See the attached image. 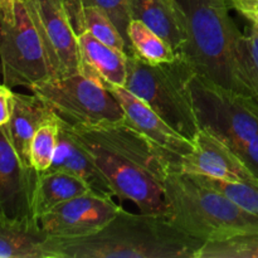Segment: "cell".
Segmentation results:
<instances>
[{"label": "cell", "instance_id": "17", "mask_svg": "<svg viewBox=\"0 0 258 258\" xmlns=\"http://www.w3.org/2000/svg\"><path fill=\"white\" fill-rule=\"evenodd\" d=\"M131 19H138L163 38L176 55L185 42V27L179 5L166 0H131Z\"/></svg>", "mask_w": 258, "mask_h": 258}, {"label": "cell", "instance_id": "24", "mask_svg": "<svg viewBox=\"0 0 258 258\" xmlns=\"http://www.w3.org/2000/svg\"><path fill=\"white\" fill-rule=\"evenodd\" d=\"M193 176L199 183L224 194L244 211L258 216V181H228L203 175Z\"/></svg>", "mask_w": 258, "mask_h": 258}, {"label": "cell", "instance_id": "5", "mask_svg": "<svg viewBox=\"0 0 258 258\" xmlns=\"http://www.w3.org/2000/svg\"><path fill=\"white\" fill-rule=\"evenodd\" d=\"M193 76V70L178 55L173 62L151 64L133 54L127 57L125 88L194 143L202 127L191 95Z\"/></svg>", "mask_w": 258, "mask_h": 258}, {"label": "cell", "instance_id": "16", "mask_svg": "<svg viewBox=\"0 0 258 258\" xmlns=\"http://www.w3.org/2000/svg\"><path fill=\"white\" fill-rule=\"evenodd\" d=\"M53 117L55 113L37 95L14 92L12 116L4 128L15 153L27 168H32L29 153L35 131Z\"/></svg>", "mask_w": 258, "mask_h": 258}, {"label": "cell", "instance_id": "13", "mask_svg": "<svg viewBox=\"0 0 258 258\" xmlns=\"http://www.w3.org/2000/svg\"><path fill=\"white\" fill-rule=\"evenodd\" d=\"M178 169L191 175H203L228 181H258L243 161L226 143L201 128L194 148L181 159Z\"/></svg>", "mask_w": 258, "mask_h": 258}, {"label": "cell", "instance_id": "12", "mask_svg": "<svg viewBox=\"0 0 258 258\" xmlns=\"http://www.w3.org/2000/svg\"><path fill=\"white\" fill-rule=\"evenodd\" d=\"M38 174L20 161L4 126H0V216L38 221L33 212Z\"/></svg>", "mask_w": 258, "mask_h": 258}, {"label": "cell", "instance_id": "18", "mask_svg": "<svg viewBox=\"0 0 258 258\" xmlns=\"http://www.w3.org/2000/svg\"><path fill=\"white\" fill-rule=\"evenodd\" d=\"M39 221L0 216V258H47Z\"/></svg>", "mask_w": 258, "mask_h": 258}, {"label": "cell", "instance_id": "32", "mask_svg": "<svg viewBox=\"0 0 258 258\" xmlns=\"http://www.w3.org/2000/svg\"><path fill=\"white\" fill-rule=\"evenodd\" d=\"M0 72H2V68H0Z\"/></svg>", "mask_w": 258, "mask_h": 258}, {"label": "cell", "instance_id": "1", "mask_svg": "<svg viewBox=\"0 0 258 258\" xmlns=\"http://www.w3.org/2000/svg\"><path fill=\"white\" fill-rule=\"evenodd\" d=\"M67 123V122H66ZM70 126L120 201L141 213L166 214L164 181L170 164L127 120L96 126Z\"/></svg>", "mask_w": 258, "mask_h": 258}, {"label": "cell", "instance_id": "14", "mask_svg": "<svg viewBox=\"0 0 258 258\" xmlns=\"http://www.w3.org/2000/svg\"><path fill=\"white\" fill-rule=\"evenodd\" d=\"M77 39L80 73L107 90L125 87L127 55L102 43L87 30L78 33Z\"/></svg>", "mask_w": 258, "mask_h": 258}, {"label": "cell", "instance_id": "26", "mask_svg": "<svg viewBox=\"0 0 258 258\" xmlns=\"http://www.w3.org/2000/svg\"><path fill=\"white\" fill-rule=\"evenodd\" d=\"M77 2L81 5H83V7H97L100 9H102L108 15V18L115 23L117 29L120 30L121 35L125 39L126 44H127L128 50H130V45H128L127 39V27L131 20V0H77Z\"/></svg>", "mask_w": 258, "mask_h": 258}, {"label": "cell", "instance_id": "25", "mask_svg": "<svg viewBox=\"0 0 258 258\" xmlns=\"http://www.w3.org/2000/svg\"><path fill=\"white\" fill-rule=\"evenodd\" d=\"M59 135V118L55 115L52 120L39 126L30 144V165L37 171H47L52 165L57 140Z\"/></svg>", "mask_w": 258, "mask_h": 258}, {"label": "cell", "instance_id": "4", "mask_svg": "<svg viewBox=\"0 0 258 258\" xmlns=\"http://www.w3.org/2000/svg\"><path fill=\"white\" fill-rule=\"evenodd\" d=\"M169 221L204 242L258 232V216L244 211L224 194L199 183L191 174L170 168L164 181Z\"/></svg>", "mask_w": 258, "mask_h": 258}, {"label": "cell", "instance_id": "22", "mask_svg": "<svg viewBox=\"0 0 258 258\" xmlns=\"http://www.w3.org/2000/svg\"><path fill=\"white\" fill-rule=\"evenodd\" d=\"M239 63L247 98L258 106V27L252 23L239 39Z\"/></svg>", "mask_w": 258, "mask_h": 258}, {"label": "cell", "instance_id": "27", "mask_svg": "<svg viewBox=\"0 0 258 258\" xmlns=\"http://www.w3.org/2000/svg\"><path fill=\"white\" fill-rule=\"evenodd\" d=\"M237 155L258 180V135L247 143Z\"/></svg>", "mask_w": 258, "mask_h": 258}, {"label": "cell", "instance_id": "29", "mask_svg": "<svg viewBox=\"0 0 258 258\" xmlns=\"http://www.w3.org/2000/svg\"><path fill=\"white\" fill-rule=\"evenodd\" d=\"M232 9L258 27V0H231Z\"/></svg>", "mask_w": 258, "mask_h": 258}, {"label": "cell", "instance_id": "9", "mask_svg": "<svg viewBox=\"0 0 258 258\" xmlns=\"http://www.w3.org/2000/svg\"><path fill=\"white\" fill-rule=\"evenodd\" d=\"M39 33L52 78L80 73V48L64 0H24Z\"/></svg>", "mask_w": 258, "mask_h": 258}, {"label": "cell", "instance_id": "19", "mask_svg": "<svg viewBox=\"0 0 258 258\" xmlns=\"http://www.w3.org/2000/svg\"><path fill=\"white\" fill-rule=\"evenodd\" d=\"M90 191L92 189L88 184L75 174L64 170L39 171L33 199L35 218L39 221L43 214L52 211L54 207Z\"/></svg>", "mask_w": 258, "mask_h": 258}, {"label": "cell", "instance_id": "2", "mask_svg": "<svg viewBox=\"0 0 258 258\" xmlns=\"http://www.w3.org/2000/svg\"><path fill=\"white\" fill-rule=\"evenodd\" d=\"M204 242L161 214L130 213L120 207L101 231L78 238H47V258H196Z\"/></svg>", "mask_w": 258, "mask_h": 258}, {"label": "cell", "instance_id": "23", "mask_svg": "<svg viewBox=\"0 0 258 258\" xmlns=\"http://www.w3.org/2000/svg\"><path fill=\"white\" fill-rule=\"evenodd\" d=\"M196 258H258V232L207 242Z\"/></svg>", "mask_w": 258, "mask_h": 258}, {"label": "cell", "instance_id": "3", "mask_svg": "<svg viewBox=\"0 0 258 258\" xmlns=\"http://www.w3.org/2000/svg\"><path fill=\"white\" fill-rule=\"evenodd\" d=\"M183 13L185 42L178 57L194 75L246 95L239 63L242 32L231 17V0H176Z\"/></svg>", "mask_w": 258, "mask_h": 258}, {"label": "cell", "instance_id": "7", "mask_svg": "<svg viewBox=\"0 0 258 258\" xmlns=\"http://www.w3.org/2000/svg\"><path fill=\"white\" fill-rule=\"evenodd\" d=\"M194 110L202 128L238 154L258 135V106L249 98L199 76L191 78Z\"/></svg>", "mask_w": 258, "mask_h": 258}, {"label": "cell", "instance_id": "30", "mask_svg": "<svg viewBox=\"0 0 258 258\" xmlns=\"http://www.w3.org/2000/svg\"><path fill=\"white\" fill-rule=\"evenodd\" d=\"M15 2L17 0H0V14L8 22H12L14 19Z\"/></svg>", "mask_w": 258, "mask_h": 258}, {"label": "cell", "instance_id": "15", "mask_svg": "<svg viewBox=\"0 0 258 258\" xmlns=\"http://www.w3.org/2000/svg\"><path fill=\"white\" fill-rule=\"evenodd\" d=\"M59 118V117H58ZM48 170H64L81 178L92 191L100 196L113 198L112 188L98 169L87 149L77 140L70 126L59 118V135L52 165Z\"/></svg>", "mask_w": 258, "mask_h": 258}, {"label": "cell", "instance_id": "10", "mask_svg": "<svg viewBox=\"0 0 258 258\" xmlns=\"http://www.w3.org/2000/svg\"><path fill=\"white\" fill-rule=\"evenodd\" d=\"M121 206L93 191L76 197L43 214L39 224L48 238H78L101 231Z\"/></svg>", "mask_w": 258, "mask_h": 258}, {"label": "cell", "instance_id": "31", "mask_svg": "<svg viewBox=\"0 0 258 258\" xmlns=\"http://www.w3.org/2000/svg\"><path fill=\"white\" fill-rule=\"evenodd\" d=\"M166 2L170 3L171 5H176V4H178V3H176V0H166Z\"/></svg>", "mask_w": 258, "mask_h": 258}, {"label": "cell", "instance_id": "20", "mask_svg": "<svg viewBox=\"0 0 258 258\" xmlns=\"http://www.w3.org/2000/svg\"><path fill=\"white\" fill-rule=\"evenodd\" d=\"M64 4L76 34L87 30L105 44L115 48L127 57L130 55V50L120 30L102 9L97 7H83L77 0H64Z\"/></svg>", "mask_w": 258, "mask_h": 258}, {"label": "cell", "instance_id": "21", "mask_svg": "<svg viewBox=\"0 0 258 258\" xmlns=\"http://www.w3.org/2000/svg\"><path fill=\"white\" fill-rule=\"evenodd\" d=\"M127 39L131 55H136L151 64L169 63L176 59L175 50L140 20H130L127 27Z\"/></svg>", "mask_w": 258, "mask_h": 258}, {"label": "cell", "instance_id": "11", "mask_svg": "<svg viewBox=\"0 0 258 258\" xmlns=\"http://www.w3.org/2000/svg\"><path fill=\"white\" fill-rule=\"evenodd\" d=\"M110 91L122 106L126 120L158 149L171 168L178 169L181 159L193 150V141L171 127L148 103L127 88L116 87Z\"/></svg>", "mask_w": 258, "mask_h": 258}, {"label": "cell", "instance_id": "28", "mask_svg": "<svg viewBox=\"0 0 258 258\" xmlns=\"http://www.w3.org/2000/svg\"><path fill=\"white\" fill-rule=\"evenodd\" d=\"M13 95L12 88L5 83H0V126L9 122L13 110Z\"/></svg>", "mask_w": 258, "mask_h": 258}, {"label": "cell", "instance_id": "6", "mask_svg": "<svg viewBox=\"0 0 258 258\" xmlns=\"http://www.w3.org/2000/svg\"><path fill=\"white\" fill-rule=\"evenodd\" d=\"M58 117L77 127H96L126 118L112 92L82 73L50 78L30 88Z\"/></svg>", "mask_w": 258, "mask_h": 258}, {"label": "cell", "instance_id": "8", "mask_svg": "<svg viewBox=\"0 0 258 258\" xmlns=\"http://www.w3.org/2000/svg\"><path fill=\"white\" fill-rule=\"evenodd\" d=\"M0 68L3 83L10 88L30 90L52 78L39 33L24 0L15 2L12 22L0 14Z\"/></svg>", "mask_w": 258, "mask_h": 258}]
</instances>
